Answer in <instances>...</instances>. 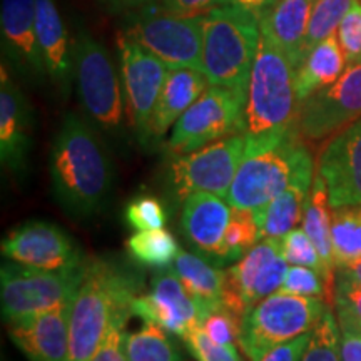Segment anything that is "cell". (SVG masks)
Segmentation results:
<instances>
[{
	"label": "cell",
	"mask_w": 361,
	"mask_h": 361,
	"mask_svg": "<svg viewBox=\"0 0 361 361\" xmlns=\"http://www.w3.org/2000/svg\"><path fill=\"white\" fill-rule=\"evenodd\" d=\"M126 107L139 139L147 142V130L169 67L124 32L117 37Z\"/></svg>",
	"instance_id": "13"
},
{
	"label": "cell",
	"mask_w": 361,
	"mask_h": 361,
	"mask_svg": "<svg viewBox=\"0 0 361 361\" xmlns=\"http://www.w3.org/2000/svg\"><path fill=\"white\" fill-rule=\"evenodd\" d=\"M87 259V258H85ZM85 273V261L78 268L47 271L19 263L2 264L0 269V305L2 318L8 323L74 300Z\"/></svg>",
	"instance_id": "9"
},
{
	"label": "cell",
	"mask_w": 361,
	"mask_h": 361,
	"mask_svg": "<svg viewBox=\"0 0 361 361\" xmlns=\"http://www.w3.org/2000/svg\"><path fill=\"white\" fill-rule=\"evenodd\" d=\"M57 201L74 218H90L106 204L112 188V166L94 130L75 114L59 128L49 157Z\"/></svg>",
	"instance_id": "1"
},
{
	"label": "cell",
	"mask_w": 361,
	"mask_h": 361,
	"mask_svg": "<svg viewBox=\"0 0 361 361\" xmlns=\"http://www.w3.org/2000/svg\"><path fill=\"white\" fill-rule=\"evenodd\" d=\"M0 32L4 52L17 71L32 80L47 75L35 29V0H2Z\"/></svg>",
	"instance_id": "19"
},
{
	"label": "cell",
	"mask_w": 361,
	"mask_h": 361,
	"mask_svg": "<svg viewBox=\"0 0 361 361\" xmlns=\"http://www.w3.org/2000/svg\"><path fill=\"white\" fill-rule=\"evenodd\" d=\"M124 219L134 231H151L164 228L168 223V211L156 196L141 194L126 206Z\"/></svg>",
	"instance_id": "35"
},
{
	"label": "cell",
	"mask_w": 361,
	"mask_h": 361,
	"mask_svg": "<svg viewBox=\"0 0 361 361\" xmlns=\"http://www.w3.org/2000/svg\"><path fill=\"white\" fill-rule=\"evenodd\" d=\"M245 154V137L243 134H234L197 151L174 156L166 176L171 196L178 202L196 192L228 196Z\"/></svg>",
	"instance_id": "10"
},
{
	"label": "cell",
	"mask_w": 361,
	"mask_h": 361,
	"mask_svg": "<svg viewBox=\"0 0 361 361\" xmlns=\"http://www.w3.org/2000/svg\"><path fill=\"white\" fill-rule=\"evenodd\" d=\"M204 72L196 69H171L157 99L151 123H149L147 141H159L180 116L192 106L201 94L209 87Z\"/></svg>",
	"instance_id": "23"
},
{
	"label": "cell",
	"mask_w": 361,
	"mask_h": 361,
	"mask_svg": "<svg viewBox=\"0 0 361 361\" xmlns=\"http://www.w3.org/2000/svg\"><path fill=\"white\" fill-rule=\"evenodd\" d=\"M288 268L279 239H261L226 271L224 306L243 319L252 306L281 290Z\"/></svg>",
	"instance_id": "12"
},
{
	"label": "cell",
	"mask_w": 361,
	"mask_h": 361,
	"mask_svg": "<svg viewBox=\"0 0 361 361\" xmlns=\"http://www.w3.org/2000/svg\"><path fill=\"white\" fill-rule=\"evenodd\" d=\"M346 66L336 34L316 44L296 69V96L300 107L318 90L335 82Z\"/></svg>",
	"instance_id": "27"
},
{
	"label": "cell",
	"mask_w": 361,
	"mask_h": 361,
	"mask_svg": "<svg viewBox=\"0 0 361 361\" xmlns=\"http://www.w3.org/2000/svg\"><path fill=\"white\" fill-rule=\"evenodd\" d=\"M314 0H278L261 17V32L286 54L296 67L305 61V40Z\"/></svg>",
	"instance_id": "24"
},
{
	"label": "cell",
	"mask_w": 361,
	"mask_h": 361,
	"mask_svg": "<svg viewBox=\"0 0 361 361\" xmlns=\"http://www.w3.org/2000/svg\"><path fill=\"white\" fill-rule=\"evenodd\" d=\"M310 338L311 333H306V335L298 336L295 340L279 343V345L271 346L261 353L252 355L250 361H301Z\"/></svg>",
	"instance_id": "42"
},
{
	"label": "cell",
	"mask_w": 361,
	"mask_h": 361,
	"mask_svg": "<svg viewBox=\"0 0 361 361\" xmlns=\"http://www.w3.org/2000/svg\"><path fill=\"white\" fill-rule=\"evenodd\" d=\"M123 32L161 59L169 69L202 72V37L206 13H179L149 4L129 12Z\"/></svg>",
	"instance_id": "6"
},
{
	"label": "cell",
	"mask_w": 361,
	"mask_h": 361,
	"mask_svg": "<svg viewBox=\"0 0 361 361\" xmlns=\"http://www.w3.org/2000/svg\"><path fill=\"white\" fill-rule=\"evenodd\" d=\"M276 2L278 0H223V6L224 4H231V6H239L243 8H247V11L256 13V16L261 19V17H263Z\"/></svg>",
	"instance_id": "46"
},
{
	"label": "cell",
	"mask_w": 361,
	"mask_h": 361,
	"mask_svg": "<svg viewBox=\"0 0 361 361\" xmlns=\"http://www.w3.org/2000/svg\"><path fill=\"white\" fill-rule=\"evenodd\" d=\"M314 178H305L291 184L286 191L268 204L252 209L261 239H281L303 219L305 204Z\"/></svg>",
	"instance_id": "26"
},
{
	"label": "cell",
	"mask_w": 361,
	"mask_h": 361,
	"mask_svg": "<svg viewBox=\"0 0 361 361\" xmlns=\"http://www.w3.org/2000/svg\"><path fill=\"white\" fill-rule=\"evenodd\" d=\"M124 324H112L90 361H129L124 351Z\"/></svg>",
	"instance_id": "43"
},
{
	"label": "cell",
	"mask_w": 361,
	"mask_h": 361,
	"mask_svg": "<svg viewBox=\"0 0 361 361\" xmlns=\"http://www.w3.org/2000/svg\"><path fill=\"white\" fill-rule=\"evenodd\" d=\"M32 130V109L2 64L0 80V161L16 174L27 168Z\"/></svg>",
	"instance_id": "20"
},
{
	"label": "cell",
	"mask_w": 361,
	"mask_h": 361,
	"mask_svg": "<svg viewBox=\"0 0 361 361\" xmlns=\"http://www.w3.org/2000/svg\"><path fill=\"white\" fill-rule=\"evenodd\" d=\"M338 42L343 54H345L346 64H355L361 61V2L350 8L345 19L341 20L336 30Z\"/></svg>",
	"instance_id": "41"
},
{
	"label": "cell",
	"mask_w": 361,
	"mask_h": 361,
	"mask_svg": "<svg viewBox=\"0 0 361 361\" xmlns=\"http://www.w3.org/2000/svg\"><path fill=\"white\" fill-rule=\"evenodd\" d=\"M2 361H7V360H6V358H4V356H2Z\"/></svg>",
	"instance_id": "49"
},
{
	"label": "cell",
	"mask_w": 361,
	"mask_h": 361,
	"mask_svg": "<svg viewBox=\"0 0 361 361\" xmlns=\"http://www.w3.org/2000/svg\"><path fill=\"white\" fill-rule=\"evenodd\" d=\"M35 29L47 75L67 92L74 78V42L71 44L56 0H35Z\"/></svg>",
	"instance_id": "22"
},
{
	"label": "cell",
	"mask_w": 361,
	"mask_h": 361,
	"mask_svg": "<svg viewBox=\"0 0 361 361\" xmlns=\"http://www.w3.org/2000/svg\"><path fill=\"white\" fill-rule=\"evenodd\" d=\"M333 300H335L338 324L361 331V284L336 276Z\"/></svg>",
	"instance_id": "38"
},
{
	"label": "cell",
	"mask_w": 361,
	"mask_h": 361,
	"mask_svg": "<svg viewBox=\"0 0 361 361\" xmlns=\"http://www.w3.org/2000/svg\"><path fill=\"white\" fill-rule=\"evenodd\" d=\"M336 276L348 279L351 283L361 284V259L355 261V263L343 266V268L336 269Z\"/></svg>",
	"instance_id": "48"
},
{
	"label": "cell",
	"mask_w": 361,
	"mask_h": 361,
	"mask_svg": "<svg viewBox=\"0 0 361 361\" xmlns=\"http://www.w3.org/2000/svg\"><path fill=\"white\" fill-rule=\"evenodd\" d=\"M241 326L243 319L224 305L211 310L204 322L201 323V329L209 340L223 346H234V348L241 338Z\"/></svg>",
	"instance_id": "37"
},
{
	"label": "cell",
	"mask_w": 361,
	"mask_h": 361,
	"mask_svg": "<svg viewBox=\"0 0 361 361\" xmlns=\"http://www.w3.org/2000/svg\"><path fill=\"white\" fill-rule=\"evenodd\" d=\"M74 82L84 111L99 128L117 133L124 126L123 80L111 54L87 30L74 40Z\"/></svg>",
	"instance_id": "7"
},
{
	"label": "cell",
	"mask_w": 361,
	"mask_h": 361,
	"mask_svg": "<svg viewBox=\"0 0 361 361\" xmlns=\"http://www.w3.org/2000/svg\"><path fill=\"white\" fill-rule=\"evenodd\" d=\"M360 2H361V0H360Z\"/></svg>",
	"instance_id": "50"
},
{
	"label": "cell",
	"mask_w": 361,
	"mask_h": 361,
	"mask_svg": "<svg viewBox=\"0 0 361 361\" xmlns=\"http://www.w3.org/2000/svg\"><path fill=\"white\" fill-rule=\"evenodd\" d=\"M104 6L116 12H134L137 8L146 7L149 4H154L157 0H99Z\"/></svg>",
	"instance_id": "47"
},
{
	"label": "cell",
	"mask_w": 361,
	"mask_h": 361,
	"mask_svg": "<svg viewBox=\"0 0 361 361\" xmlns=\"http://www.w3.org/2000/svg\"><path fill=\"white\" fill-rule=\"evenodd\" d=\"M72 303V301H71ZM71 303L7 323L11 341L29 361H69Z\"/></svg>",
	"instance_id": "18"
},
{
	"label": "cell",
	"mask_w": 361,
	"mask_h": 361,
	"mask_svg": "<svg viewBox=\"0 0 361 361\" xmlns=\"http://www.w3.org/2000/svg\"><path fill=\"white\" fill-rule=\"evenodd\" d=\"M258 241V226H256L252 209L233 207L231 219H229L228 228H226L216 266H224L239 261Z\"/></svg>",
	"instance_id": "32"
},
{
	"label": "cell",
	"mask_w": 361,
	"mask_h": 361,
	"mask_svg": "<svg viewBox=\"0 0 361 361\" xmlns=\"http://www.w3.org/2000/svg\"><path fill=\"white\" fill-rule=\"evenodd\" d=\"M331 202H329L328 188L324 179L316 173L313 184H311L308 200L305 204L303 213V229L311 238L316 250L319 252V258L323 261L324 268V284H326L328 296H333L335 291L336 279V266L333 258V245H331V221L333 213Z\"/></svg>",
	"instance_id": "25"
},
{
	"label": "cell",
	"mask_w": 361,
	"mask_h": 361,
	"mask_svg": "<svg viewBox=\"0 0 361 361\" xmlns=\"http://www.w3.org/2000/svg\"><path fill=\"white\" fill-rule=\"evenodd\" d=\"M243 107L245 101L233 90L209 85L171 129V154H188L228 135L241 134Z\"/></svg>",
	"instance_id": "11"
},
{
	"label": "cell",
	"mask_w": 361,
	"mask_h": 361,
	"mask_svg": "<svg viewBox=\"0 0 361 361\" xmlns=\"http://www.w3.org/2000/svg\"><path fill=\"white\" fill-rule=\"evenodd\" d=\"M279 243H281L283 258L288 261V264L313 268L316 271H319L322 276H324L323 261L319 258V252L303 228L291 229L290 233L284 234V236L279 239Z\"/></svg>",
	"instance_id": "36"
},
{
	"label": "cell",
	"mask_w": 361,
	"mask_h": 361,
	"mask_svg": "<svg viewBox=\"0 0 361 361\" xmlns=\"http://www.w3.org/2000/svg\"><path fill=\"white\" fill-rule=\"evenodd\" d=\"M157 4L179 13H207L223 6V0H157Z\"/></svg>",
	"instance_id": "45"
},
{
	"label": "cell",
	"mask_w": 361,
	"mask_h": 361,
	"mask_svg": "<svg viewBox=\"0 0 361 361\" xmlns=\"http://www.w3.org/2000/svg\"><path fill=\"white\" fill-rule=\"evenodd\" d=\"M128 252L135 263L146 268L162 269L173 266L180 252L178 239L168 229L135 231L128 239Z\"/></svg>",
	"instance_id": "29"
},
{
	"label": "cell",
	"mask_w": 361,
	"mask_h": 361,
	"mask_svg": "<svg viewBox=\"0 0 361 361\" xmlns=\"http://www.w3.org/2000/svg\"><path fill=\"white\" fill-rule=\"evenodd\" d=\"M2 256L29 268L64 271L85 261L80 247L64 229L49 221H27L2 239Z\"/></svg>",
	"instance_id": "16"
},
{
	"label": "cell",
	"mask_w": 361,
	"mask_h": 361,
	"mask_svg": "<svg viewBox=\"0 0 361 361\" xmlns=\"http://www.w3.org/2000/svg\"><path fill=\"white\" fill-rule=\"evenodd\" d=\"M341 361H361V331L351 326H340Z\"/></svg>",
	"instance_id": "44"
},
{
	"label": "cell",
	"mask_w": 361,
	"mask_h": 361,
	"mask_svg": "<svg viewBox=\"0 0 361 361\" xmlns=\"http://www.w3.org/2000/svg\"><path fill=\"white\" fill-rule=\"evenodd\" d=\"M231 214L233 206L221 196L211 192L191 194L183 201L180 231L194 250L216 264Z\"/></svg>",
	"instance_id": "21"
},
{
	"label": "cell",
	"mask_w": 361,
	"mask_h": 361,
	"mask_svg": "<svg viewBox=\"0 0 361 361\" xmlns=\"http://www.w3.org/2000/svg\"><path fill=\"white\" fill-rule=\"evenodd\" d=\"M326 310L322 298L273 293L245 314L239 345L251 358L271 346L311 333Z\"/></svg>",
	"instance_id": "8"
},
{
	"label": "cell",
	"mask_w": 361,
	"mask_h": 361,
	"mask_svg": "<svg viewBox=\"0 0 361 361\" xmlns=\"http://www.w3.org/2000/svg\"><path fill=\"white\" fill-rule=\"evenodd\" d=\"M124 351L129 361H183L173 338L156 323H144L137 331L124 333Z\"/></svg>",
	"instance_id": "30"
},
{
	"label": "cell",
	"mask_w": 361,
	"mask_h": 361,
	"mask_svg": "<svg viewBox=\"0 0 361 361\" xmlns=\"http://www.w3.org/2000/svg\"><path fill=\"white\" fill-rule=\"evenodd\" d=\"M331 245L336 269L361 259V206L333 211Z\"/></svg>",
	"instance_id": "31"
},
{
	"label": "cell",
	"mask_w": 361,
	"mask_h": 361,
	"mask_svg": "<svg viewBox=\"0 0 361 361\" xmlns=\"http://www.w3.org/2000/svg\"><path fill=\"white\" fill-rule=\"evenodd\" d=\"M259 40V17L247 8L224 4L207 12L202 37V72L209 84L233 90L246 101Z\"/></svg>",
	"instance_id": "4"
},
{
	"label": "cell",
	"mask_w": 361,
	"mask_h": 361,
	"mask_svg": "<svg viewBox=\"0 0 361 361\" xmlns=\"http://www.w3.org/2000/svg\"><path fill=\"white\" fill-rule=\"evenodd\" d=\"M141 281L133 271L109 259H85L69 314V361H90L114 323H126Z\"/></svg>",
	"instance_id": "2"
},
{
	"label": "cell",
	"mask_w": 361,
	"mask_h": 361,
	"mask_svg": "<svg viewBox=\"0 0 361 361\" xmlns=\"http://www.w3.org/2000/svg\"><path fill=\"white\" fill-rule=\"evenodd\" d=\"M358 2L360 0H314L305 40V57L316 44L336 34L341 20Z\"/></svg>",
	"instance_id": "33"
},
{
	"label": "cell",
	"mask_w": 361,
	"mask_h": 361,
	"mask_svg": "<svg viewBox=\"0 0 361 361\" xmlns=\"http://www.w3.org/2000/svg\"><path fill=\"white\" fill-rule=\"evenodd\" d=\"M189 353L196 361H243L238 348L234 346H223L214 343L206 336L201 326L184 338Z\"/></svg>",
	"instance_id": "40"
},
{
	"label": "cell",
	"mask_w": 361,
	"mask_h": 361,
	"mask_svg": "<svg viewBox=\"0 0 361 361\" xmlns=\"http://www.w3.org/2000/svg\"><path fill=\"white\" fill-rule=\"evenodd\" d=\"M318 174L326 183L333 209L361 206V117L326 144L318 161Z\"/></svg>",
	"instance_id": "17"
},
{
	"label": "cell",
	"mask_w": 361,
	"mask_h": 361,
	"mask_svg": "<svg viewBox=\"0 0 361 361\" xmlns=\"http://www.w3.org/2000/svg\"><path fill=\"white\" fill-rule=\"evenodd\" d=\"M361 117V61L346 66L335 82L301 104L298 129L311 141L340 133Z\"/></svg>",
	"instance_id": "14"
},
{
	"label": "cell",
	"mask_w": 361,
	"mask_h": 361,
	"mask_svg": "<svg viewBox=\"0 0 361 361\" xmlns=\"http://www.w3.org/2000/svg\"><path fill=\"white\" fill-rule=\"evenodd\" d=\"M173 269L186 286V290L207 311L224 305L226 271L218 269L216 264L201 258L196 252L183 250L173 263Z\"/></svg>",
	"instance_id": "28"
},
{
	"label": "cell",
	"mask_w": 361,
	"mask_h": 361,
	"mask_svg": "<svg viewBox=\"0 0 361 361\" xmlns=\"http://www.w3.org/2000/svg\"><path fill=\"white\" fill-rule=\"evenodd\" d=\"M300 135V129H295L269 146L246 152L226 196L229 204L256 209L296 180L313 178V157Z\"/></svg>",
	"instance_id": "5"
},
{
	"label": "cell",
	"mask_w": 361,
	"mask_h": 361,
	"mask_svg": "<svg viewBox=\"0 0 361 361\" xmlns=\"http://www.w3.org/2000/svg\"><path fill=\"white\" fill-rule=\"evenodd\" d=\"M301 361H341L340 324L329 308L311 331L310 343Z\"/></svg>",
	"instance_id": "34"
},
{
	"label": "cell",
	"mask_w": 361,
	"mask_h": 361,
	"mask_svg": "<svg viewBox=\"0 0 361 361\" xmlns=\"http://www.w3.org/2000/svg\"><path fill=\"white\" fill-rule=\"evenodd\" d=\"M207 311L186 290L173 266L157 269L146 295H137L133 301V314L144 323H156L171 335L186 338L200 328Z\"/></svg>",
	"instance_id": "15"
},
{
	"label": "cell",
	"mask_w": 361,
	"mask_h": 361,
	"mask_svg": "<svg viewBox=\"0 0 361 361\" xmlns=\"http://www.w3.org/2000/svg\"><path fill=\"white\" fill-rule=\"evenodd\" d=\"M298 117L296 67L261 32L243 107L241 134L246 141V152L269 146L298 129Z\"/></svg>",
	"instance_id": "3"
},
{
	"label": "cell",
	"mask_w": 361,
	"mask_h": 361,
	"mask_svg": "<svg viewBox=\"0 0 361 361\" xmlns=\"http://www.w3.org/2000/svg\"><path fill=\"white\" fill-rule=\"evenodd\" d=\"M279 291L298 296L322 298V300L328 296L322 273L313 268H306V266H290Z\"/></svg>",
	"instance_id": "39"
}]
</instances>
